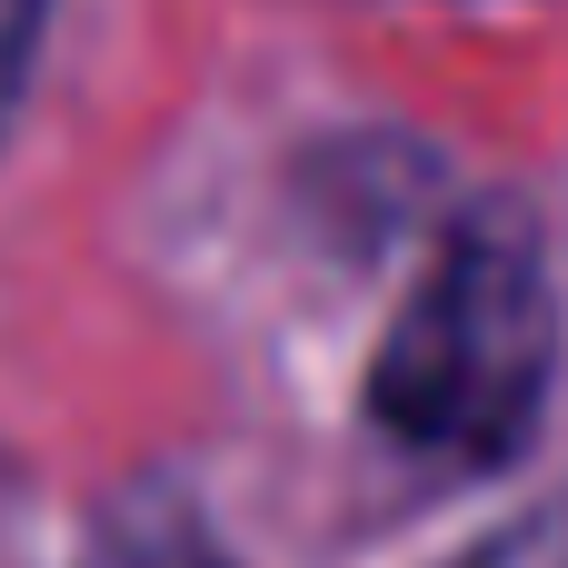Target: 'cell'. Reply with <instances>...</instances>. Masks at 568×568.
I'll return each mask as SVG.
<instances>
[{
  "label": "cell",
  "mask_w": 568,
  "mask_h": 568,
  "mask_svg": "<svg viewBox=\"0 0 568 568\" xmlns=\"http://www.w3.org/2000/svg\"><path fill=\"white\" fill-rule=\"evenodd\" d=\"M40 20H50V0H0V130H10V110H20V80H30Z\"/></svg>",
  "instance_id": "cell-2"
},
{
  "label": "cell",
  "mask_w": 568,
  "mask_h": 568,
  "mask_svg": "<svg viewBox=\"0 0 568 568\" xmlns=\"http://www.w3.org/2000/svg\"><path fill=\"white\" fill-rule=\"evenodd\" d=\"M549 369H559V290H549L539 230L519 210H479L409 290L369 369V419L409 459L489 469L539 429Z\"/></svg>",
  "instance_id": "cell-1"
},
{
  "label": "cell",
  "mask_w": 568,
  "mask_h": 568,
  "mask_svg": "<svg viewBox=\"0 0 568 568\" xmlns=\"http://www.w3.org/2000/svg\"><path fill=\"white\" fill-rule=\"evenodd\" d=\"M449 568H568V519H529V529H509V539H489Z\"/></svg>",
  "instance_id": "cell-3"
}]
</instances>
